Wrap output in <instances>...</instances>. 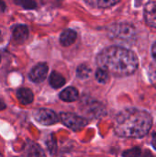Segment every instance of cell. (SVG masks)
I'll use <instances>...</instances> for the list:
<instances>
[{"instance_id":"cell-7","label":"cell","mask_w":156,"mask_h":157,"mask_svg":"<svg viewBox=\"0 0 156 157\" xmlns=\"http://www.w3.org/2000/svg\"><path fill=\"white\" fill-rule=\"evenodd\" d=\"M144 17L146 23L153 28H156V1H150L144 7Z\"/></svg>"},{"instance_id":"cell-1","label":"cell","mask_w":156,"mask_h":157,"mask_svg":"<svg viewBox=\"0 0 156 157\" xmlns=\"http://www.w3.org/2000/svg\"><path fill=\"white\" fill-rule=\"evenodd\" d=\"M97 63L108 74L122 77L132 75L138 68L139 61L132 51L123 47L111 46L98 53Z\"/></svg>"},{"instance_id":"cell-13","label":"cell","mask_w":156,"mask_h":157,"mask_svg":"<svg viewBox=\"0 0 156 157\" xmlns=\"http://www.w3.org/2000/svg\"><path fill=\"white\" fill-rule=\"evenodd\" d=\"M65 84V78L59 73L53 71L50 76V85L53 88H60Z\"/></svg>"},{"instance_id":"cell-2","label":"cell","mask_w":156,"mask_h":157,"mask_svg":"<svg viewBox=\"0 0 156 157\" xmlns=\"http://www.w3.org/2000/svg\"><path fill=\"white\" fill-rule=\"evenodd\" d=\"M153 125L151 115L137 109H127L118 114L114 123L115 133L124 138L144 137Z\"/></svg>"},{"instance_id":"cell-25","label":"cell","mask_w":156,"mask_h":157,"mask_svg":"<svg viewBox=\"0 0 156 157\" xmlns=\"http://www.w3.org/2000/svg\"><path fill=\"white\" fill-rule=\"evenodd\" d=\"M0 62H1V56H0Z\"/></svg>"},{"instance_id":"cell-20","label":"cell","mask_w":156,"mask_h":157,"mask_svg":"<svg viewBox=\"0 0 156 157\" xmlns=\"http://www.w3.org/2000/svg\"><path fill=\"white\" fill-rule=\"evenodd\" d=\"M152 145L153 147L156 150V133L153 134V138H152Z\"/></svg>"},{"instance_id":"cell-12","label":"cell","mask_w":156,"mask_h":157,"mask_svg":"<svg viewBox=\"0 0 156 157\" xmlns=\"http://www.w3.org/2000/svg\"><path fill=\"white\" fill-rule=\"evenodd\" d=\"M27 157H46L44 151L41 149L40 145L35 143H29L26 148Z\"/></svg>"},{"instance_id":"cell-18","label":"cell","mask_w":156,"mask_h":157,"mask_svg":"<svg viewBox=\"0 0 156 157\" xmlns=\"http://www.w3.org/2000/svg\"><path fill=\"white\" fill-rule=\"evenodd\" d=\"M141 155H142V151L139 147H134L122 153L123 157H140Z\"/></svg>"},{"instance_id":"cell-23","label":"cell","mask_w":156,"mask_h":157,"mask_svg":"<svg viewBox=\"0 0 156 157\" xmlns=\"http://www.w3.org/2000/svg\"><path fill=\"white\" fill-rule=\"evenodd\" d=\"M146 153H147V155H144L143 157H153V156H152V155H151V154H150L149 152H146Z\"/></svg>"},{"instance_id":"cell-6","label":"cell","mask_w":156,"mask_h":157,"mask_svg":"<svg viewBox=\"0 0 156 157\" xmlns=\"http://www.w3.org/2000/svg\"><path fill=\"white\" fill-rule=\"evenodd\" d=\"M47 73H48V66H47V64L44 63H38L30 71L29 78L34 83H40V82L44 81V79L46 78Z\"/></svg>"},{"instance_id":"cell-16","label":"cell","mask_w":156,"mask_h":157,"mask_svg":"<svg viewBox=\"0 0 156 157\" xmlns=\"http://www.w3.org/2000/svg\"><path fill=\"white\" fill-rule=\"evenodd\" d=\"M108 78H109L108 74L105 70L100 69V68H98V69L97 70V72H96V79H97L99 83L105 84V83H107V82L108 81Z\"/></svg>"},{"instance_id":"cell-4","label":"cell","mask_w":156,"mask_h":157,"mask_svg":"<svg viewBox=\"0 0 156 157\" xmlns=\"http://www.w3.org/2000/svg\"><path fill=\"white\" fill-rule=\"evenodd\" d=\"M60 120L66 127H68L69 129L74 132L81 131L88 123V121L86 120L85 118L79 117L74 113H69V112L60 113Z\"/></svg>"},{"instance_id":"cell-9","label":"cell","mask_w":156,"mask_h":157,"mask_svg":"<svg viewBox=\"0 0 156 157\" xmlns=\"http://www.w3.org/2000/svg\"><path fill=\"white\" fill-rule=\"evenodd\" d=\"M78 97H79V94H78L77 89L73 86H69L63 89L60 93V98L65 102H74L77 100Z\"/></svg>"},{"instance_id":"cell-14","label":"cell","mask_w":156,"mask_h":157,"mask_svg":"<svg viewBox=\"0 0 156 157\" xmlns=\"http://www.w3.org/2000/svg\"><path fill=\"white\" fill-rule=\"evenodd\" d=\"M90 73H91V69L86 64H80L76 70V75L81 79L87 78L90 75Z\"/></svg>"},{"instance_id":"cell-15","label":"cell","mask_w":156,"mask_h":157,"mask_svg":"<svg viewBox=\"0 0 156 157\" xmlns=\"http://www.w3.org/2000/svg\"><path fill=\"white\" fill-rule=\"evenodd\" d=\"M120 1H114V0H96V1H90L87 2L88 4L92 6H97L98 7H110L116 4H118Z\"/></svg>"},{"instance_id":"cell-11","label":"cell","mask_w":156,"mask_h":157,"mask_svg":"<svg viewBox=\"0 0 156 157\" xmlns=\"http://www.w3.org/2000/svg\"><path fill=\"white\" fill-rule=\"evenodd\" d=\"M76 40V32L73 29H65L60 36V42L63 46H70Z\"/></svg>"},{"instance_id":"cell-5","label":"cell","mask_w":156,"mask_h":157,"mask_svg":"<svg viewBox=\"0 0 156 157\" xmlns=\"http://www.w3.org/2000/svg\"><path fill=\"white\" fill-rule=\"evenodd\" d=\"M34 118L40 124L45 126L53 125L59 121V118L56 113L47 109H40L36 110L34 113Z\"/></svg>"},{"instance_id":"cell-10","label":"cell","mask_w":156,"mask_h":157,"mask_svg":"<svg viewBox=\"0 0 156 157\" xmlns=\"http://www.w3.org/2000/svg\"><path fill=\"white\" fill-rule=\"evenodd\" d=\"M17 97L19 102L23 105H29L32 103L34 99L33 93L29 88H19L17 92Z\"/></svg>"},{"instance_id":"cell-22","label":"cell","mask_w":156,"mask_h":157,"mask_svg":"<svg viewBox=\"0 0 156 157\" xmlns=\"http://www.w3.org/2000/svg\"><path fill=\"white\" fill-rule=\"evenodd\" d=\"M6 104H5V102L3 101V100H1L0 99V110H3V109H6Z\"/></svg>"},{"instance_id":"cell-8","label":"cell","mask_w":156,"mask_h":157,"mask_svg":"<svg viewBox=\"0 0 156 157\" xmlns=\"http://www.w3.org/2000/svg\"><path fill=\"white\" fill-rule=\"evenodd\" d=\"M29 37V29L25 25H17L13 29V38L17 43L24 42Z\"/></svg>"},{"instance_id":"cell-3","label":"cell","mask_w":156,"mask_h":157,"mask_svg":"<svg viewBox=\"0 0 156 157\" xmlns=\"http://www.w3.org/2000/svg\"><path fill=\"white\" fill-rule=\"evenodd\" d=\"M109 33L112 38L130 41L135 37V29L129 23H120L113 25L109 29Z\"/></svg>"},{"instance_id":"cell-21","label":"cell","mask_w":156,"mask_h":157,"mask_svg":"<svg viewBox=\"0 0 156 157\" xmlns=\"http://www.w3.org/2000/svg\"><path fill=\"white\" fill-rule=\"evenodd\" d=\"M152 54H153L154 59L156 61V42L154 44V46L152 48Z\"/></svg>"},{"instance_id":"cell-17","label":"cell","mask_w":156,"mask_h":157,"mask_svg":"<svg viewBox=\"0 0 156 157\" xmlns=\"http://www.w3.org/2000/svg\"><path fill=\"white\" fill-rule=\"evenodd\" d=\"M46 144H47V147H48V150L49 152L51 153V155H55L56 153V150H57V144H56V139L53 135H51L47 142H46Z\"/></svg>"},{"instance_id":"cell-24","label":"cell","mask_w":156,"mask_h":157,"mask_svg":"<svg viewBox=\"0 0 156 157\" xmlns=\"http://www.w3.org/2000/svg\"><path fill=\"white\" fill-rule=\"evenodd\" d=\"M0 157H3V156H2V155H1V154H0Z\"/></svg>"},{"instance_id":"cell-19","label":"cell","mask_w":156,"mask_h":157,"mask_svg":"<svg viewBox=\"0 0 156 157\" xmlns=\"http://www.w3.org/2000/svg\"><path fill=\"white\" fill-rule=\"evenodd\" d=\"M16 4L21 6L25 9H34L37 7V4L34 1H29V0H19V1H15Z\"/></svg>"}]
</instances>
